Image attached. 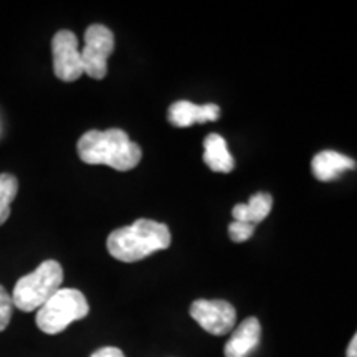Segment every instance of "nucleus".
Returning a JSON list of instances; mask_svg holds the SVG:
<instances>
[{
    "label": "nucleus",
    "instance_id": "1",
    "mask_svg": "<svg viewBox=\"0 0 357 357\" xmlns=\"http://www.w3.org/2000/svg\"><path fill=\"white\" fill-rule=\"evenodd\" d=\"M78 155L89 166H109L116 171H131L141 162V147L129 139L128 132L113 128L108 131L84 132L78 141Z\"/></svg>",
    "mask_w": 357,
    "mask_h": 357
},
{
    "label": "nucleus",
    "instance_id": "2",
    "mask_svg": "<svg viewBox=\"0 0 357 357\" xmlns=\"http://www.w3.org/2000/svg\"><path fill=\"white\" fill-rule=\"evenodd\" d=\"M171 242V230L166 223L151 218H137L132 225L111 231L106 247L116 260L134 263L144 260L160 250H167Z\"/></svg>",
    "mask_w": 357,
    "mask_h": 357
},
{
    "label": "nucleus",
    "instance_id": "3",
    "mask_svg": "<svg viewBox=\"0 0 357 357\" xmlns=\"http://www.w3.org/2000/svg\"><path fill=\"white\" fill-rule=\"evenodd\" d=\"M63 268L56 260H45L37 270L22 276L13 287L12 303L17 310L32 312L42 307L61 288Z\"/></svg>",
    "mask_w": 357,
    "mask_h": 357
},
{
    "label": "nucleus",
    "instance_id": "4",
    "mask_svg": "<svg viewBox=\"0 0 357 357\" xmlns=\"http://www.w3.org/2000/svg\"><path fill=\"white\" fill-rule=\"evenodd\" d=\"M89 305L79 289L60 288L37 310V326L45 334H60L75 321L86 318Z\"/></svg>",
    "mask_w": 357,
    "mask_h": 357
},
{
    "label": "nucleus",
    "instance_id": "5",
    "mask_svg": "<svg viewBox=\"0 0 357 357\" xmlns=\"http://www.w3.org/2000/svg\"><path fill=\"white\" fill-rule=\"evenodd\" d=\"M114 52V35L108 26L95 24L84 32L82 50L83 73L95 79H102L108 73V58Z\"/></svg>",
    "mask_w": 357,
    "mask_h": 357
},
{
    "label": "nucleus",
    "instance_id": "6",
    "mask_svg": "<svg viewBox=\"0 0 357 357\" xmlns=\"http://www.w3.org/2000/svg\"><path fill=\"white\" fill-rule=\"evenodd\" d=\"M53 71L61 82H77L83 75L82 50L77 35L70 30H60L52 40Z\"/></svg>",
    "mask_w": 357,
    "mask_h": 357
},
{
    "label": "nucleus",
    "instance_id": "7",
    "mask_svg": "<svg viewBox=\"0 0 357 357\" xmlns=\"http://www.w3.org/2000/svg\"><path fill=\"white\" fill-rule=\"evenodd\" d=\"M192 319L213 336H225L236 323V311L229 301L197 300L190 306Z\"/></svg>",
    "mask_w": 357,
    "mask_h": 357
},
{
    "label": "nucleus",
    "instance_id": "8",
    "mask_svg": "<svg viewBox=\"0 0 357 357\" xmlns=\"http://www.w3.org/2000/svg\"><path fill=\"white\" fill-rule=\"evenodd\" d=\"M218 118H220V108L213 105V102L199 106L190 101L181 100L172 102L171 108L167 111L169 123L176 128H189L192 124L197 123L217 121Z\"/></svg>",
    "mask_w": 357,
    "mask_h": 357
},
{
    "label": "nucleus",
    "instance_id": "9",
    "mask_svg": "<svg viewBox=\"0 0 357 357\" xmlns=\"http://www.w3.org/2000/svg\"><path fill=\"white\" fill-rule=\"evenodd\" d=\"M261 324L257 318H247L231 333L223 354L225 357H248L260 344Z\"/></svg>",
    "mask_w": 357,
    "mask_h": 357
},
{
    "label": "nucleus",
    "instance_id": "10",
    "mask_svg": "<svg viewBox=\"0 0 357 357\" xmlns=\"http://www.w3.org/2000/svg\"><path fill=\"white\" fill-rule=\"evenodd\" d=\"M356 169V160L336 151H321L311 160V172L321 182H331L342 172Z\"/></svg>",
    "mask_w": 357,
    "mask_h": 357
},
{
    "label": "nucleus",
    "instance_id": "11",
    "mask_svg": "<svg viewBox=\"0 0 357 357\" xmlns=\"http://www.w3.org/2000/svg\"><path fill=\"white\" fill-rule=\"evenodd\" d=\"M204 162L213 172L229 174L235 169L234 155L220 134H208L204 139Z\"/></svg>",
    "mask_w": 357,
    "mask_h": 357
},
{
    "label": "nucleus",
    "instance_id": "12",
    "mask_svg": "<svg viewBox=\"0 0 357 357\" xmlns=\"http://www.w3.org/2000/svg\"><path fill=\"white\" fill-rule=\"evenodd\" d=\"M271 207H273V197L266 192H258L252 195L247 204H236L231 211V215L236 222H245L257 225L270 215Z\"/></svg>",
    "mask_w": 357,
    "mask_h": 357
},
{
    "label": "nucleus",
    "instance_id": "13",
    "mask_svg": "<svg viewBox=\"0 0 357 357\" xmlns=\"http://www.w3.org/2000/svg\"><path fill=\"white\" fill-rule=\"evenodd\" d=\"M19 192V181L12 174H0V225L10 217V204Z\"/></svg>",
    "mask_w": 357,
    "mask_h": 357
},
{
    "label": "nucleus",
    "instance_id": "14",
    "mask_svg": "<svg viewBox=\"0 0 357 357\" xmlns=\"http://www.w3.org/2000/svg\"><path fill=\"white\" fill-rule=\"evenodd\" d=\"M253 234H255V225H252V223L234 220L229 225V236L231 242L235 243L247 242V240L252 238Z\"/></svg>",
    "mask_w": 357,
    "mask_h": 357
},
{
    "label": "nucleus",
    "instance_id": "15",
    "mask_svg": "<svg viewBox=\"0 0 357 357\" xmlns=\"http://www.w3.org/2000/svg\"><path fill=\"white\" fill-rule=\"evenodd\" d=\"M12 311H13L12 296L7 293V289L0 284V333L6 331L8 323H10Z\"/></svg>",
    "mask_w": 357,
    "mask_h": 357
},
{
    "label": "nucleus",
    "instance_id": "16",
    "mask_svg": "<svg viewBox=\"0 0 357 357\" xmlns=\"http://www.w3.org/2000/svg\"><path fill=\"white\" fill-rule=\"evenodd\" d=\"M91 357H124V354L121 349H118V347L108 346V347H101V349L95 351L91 354Z\"/></svg>",
    "mask_w": 357,
    "mask_h": 357
},
{
    "label": "nucleus",
    "instance_id": "17",
    "mask_svg": "<svg viewBox=\"0 0 357 357\" xmlns=\"http://www.w3.org/2000/svg\"><path fill=\"white\" fill-rule=\"evenodd\" d=\"M347 357H357V336L351 339V344L347 347Z\"/></svg>",
    "mask_w": 357,
    "mask_h": 357
}]
</instances>
